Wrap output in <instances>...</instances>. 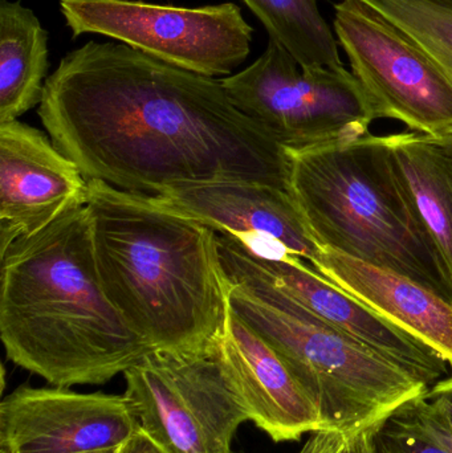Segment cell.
<instances>
[{
	"mask_svg": "<svg viewBox=\"0 0 452 453\" xmlns=\"http://www.w3.org/2000/svg\"><path fill=\"white\" fill-rule=\"evenodd\" d=\"M88 180L130 193L251 182L289 191L288 151L231 100L220 79L117 42L64 56L37 111Z\"/></svg>",
	"mask_w": 452,
	"mask_h": 453,
	"instance_id": "1",
	"label": "cell"
},
{
	"mask_svg": "<svg viewBox=\"0 0 452 453\" xmlns=\"http://www.w3.org/2000/svg\"><path fill=\"white\" fill-rule=\"evenodd\" d=\"M88 186L93 253L111 305L154 353L209 351L233 292L217 232L162 196Z\"/></svg>",
	"mask_w": 452,
	"mask_h": 453,
	"instance_id": "2",
	"label": "cell"
},
{
	"mask_svg": "<svg viewBox=\"0 0 452 453\" xmlns=\"http://www.w3.org/2000/svg\"><path fill=\"white\" fill-rule=\"evenodd\" d=\"M0 337L57 388L103 385L154 353L103 292L87 206L2 250Z\"/></svg>",
	"mask_w": 452,
	"mask_h": 453,
	"instance_id": "3",
	"label": "cell"
},
{
	"mask_svg": "<svg viewBox=\"0 0 452 453\" xmlns=\"http://www.w3.org/2000/svg\"><path fill=\"white\" fill-rule=\"evenodd\" d=\"M289 193L321 248L418 282L452 303V273L387 135L287 150Z\"/></svg>",
	"mask_w": 452,
	"mask_h": 453,
	"instance_id": "4",
	"label": "cell"
},
{
	"mask_svg": "<svg viewBox=\"0 0 452 453\" xmlns=\"http://www.w3.org/2000/svg\"><path fill=\"white\" fill-rule=\"evenodd\" d=\"M230 280L234 313L288 367L318 407L321 430H368L430 388L273 285L254 277Z\"/></svg>",
	"mask_w": 452,
	"mask_h": 453,
	"instance_id": "5",
	"label": "cell"
},
{
	"mask_svg": "<svg viewBox=\"0 0 452 453\" xmlns=\"http://www.w3.org/2000/svg\"><path fill=\"white\" fill-rule=\"evenodd\" d=\"M233 103L287 150L368 134L376 111L342 65L303 68L279 42L243 71L220 79Z\"/></svg>",
	"mask_w": 452,
	"mask_h": 453,
	"instance_id": "6",
	"label": "cell"
},
{
	"mask_svg": "<svg viewBox=\"0 0 452 453\" xmlns=\"http://www.w3.org/2000/svg\"><path fill=\"white\" fill-rule=\"evenodd\" d=\"M58 4L73 39L100 35L201 76H230L251 52L254 28L234 3L191 8L143 0Z\"/></svg>",
	"mask_w": 452,
	"mask_h": 453,
	"instance_id": "7",
	"label": "cell"
},
{
	"mask_svg": "<svg viewBox=\"0 0 452 453\" xmlns=\"http://www.w3.org/2000/svg\"><path fill=\"white\" fill-rule=\"evenodd\" d=\"M214 346V345H212ZM138 427L169 453H233L249 422L212 348L149 354L124 374Z\"/></svg>",
	"mask_w": 452,
	"mask_h": 453,
	"instance_id": "8",
	"label": "cell"
},
{
	"mask_svg": "<svg viewBox=\"0 0 452 453\" xmlns=\"http://www.w3.org/2000/svg\"><path fill=\"white\" fill-rule=\"evenodd\" d=\"M333 10L337 42L377 119H397L424 134H450L452 81L437 61L360 0H340Z\"/></svg>",
	"mask_w": 452,
	"mask_h": 453,
	"instance_id": "9",
	"label": "cell"
},
{
	"mask_svg": "<svg viewBox=\"0 0 452 453\" xmlns=\"http://www.w3.org/2000/svg\"><path fill=\"white\" fill-rule=\"evenodd\" d=\"M217 239L228 277H254L273 285L332 326L400 365L427 386L448 374V362L440 354L324 279L307 261L267 260L252 255L225 234H217Z\"/></svg>",
	"mask_w": 452,
	"mask_h": 453,
	"instance_id": "10",
	"label": "cell"
},
{
	"mask_svg": "<svg viewBox=\"0 0 452 453\" xmlns=\"http://www.w3.org/2000/svg\"><path fill=\"white\" fill-rule=\"evenodd\" d=\"M138 430L125 395L21 386L0 403V452L4 453L119 449Z\"/></svg>",
	"mask_w": 452,
	"mask_h": 453,
	"instance_id": "11",
	"label": "cell"
},
{
	"mask_svg": "<svg viewBox=\"0 0 452 453\" xmlns=\"http://www.w3.org/2000/svg\"><path fill=\"white\" fill-rule=\"evenodd\" d=\"M88 180L50 135L24 122L0 125V248L87 206Z\"/></svg>",
	"mask_w": 452,
	"mask_h": 453,
	"instance_id": "12",
	"label": "cell"
},
{
	"mask_svg": "<svg viewBox=\"0 0 452 453\" xmlns=\"http://www.w3.org/2000/svg\"><path fill=\"white\" fill-rule=\"evenodd\" d=\"M165 201L217 234L235 240L257 257L302 258L310 266L323 248L286 188L251 182L186 186L162 194Z\"/></svg>",
	"mask_w": 452,
	"mask_h": 453,
	"instance_id": "13",
	"label": "cell"
},
{
	"mask_svg": "<svg viewBox=\"0 0 452 453\" xmlns=\"http://www.w3.org/2000/svg\"><path fill=\"white\" fill-rule=\"evenodd\" d=\"M212 350L249 422L273 441H296L321 430L318 407L278 354L233 309Z\"/></svg>",
	"mask_w": 452,
	"mask_h": 453,
	"instance_id": "14",
	"label": "cell"
},
{
	"mask_svg": "<svg viewBox=\"0 0 452 453\" xmlns=\"http://www.w3.org/2000/svg\"><path fill=\"white\" fill-rule=\"evenodd\" d=\"M313 271L452 365V303L395 272L323 248Z\"/></svg>",
	"mask_w": 452,
	"mask_h": 453,
	"instance_id": "15",
	"label": "cell"
},
{
	"mask_svg": "<svg viewBox=\"0 0 452 453\" xmlns=\"http://www.w3.org/2000/svg\"><path fill=\"white\" fill-rule=\"evenodd\" d=\"M48 65V32L34 11L0 0V125L40 105Z\"/></svg>",
	"mask_w": 452,
	"mask_h": 453,
	"instance_id": "16",
	"label": "cell"
},
{
	"mask_svg": "<svg viewBox=\"0 0 452 453\" xmlns=\"http://www.w3.org/2000/svg\"><path fill=\"white\" fill-rule=\"evenodd\" d=\"M395 161L452 273V133L387 135Z\"/></svg>",
	"mask_w": 452,
	"mask_h": 453,
	"instance_id": "17",
	"label": "cell"
},
{
	"mask_svg": "<svg viewBox=\"0 0 452 453\" xmlns=\"http://www.w3.org/2000/svg\"><path fill=\"white\" fill-rule=\"evenodd\" d=\"M303 68L342 65L333 29L318 0H241Z\"/></svg>",
	"mask_w": 452,
	"mask_h": 453,
	"instance_id": "18",
	"label": "cell"
},
{
	"mask_svg": "<svg viewBox=\"0 0 452 453\" xmlns=\"http://www.w3.org/2000/svg\"><path fill=\"white\" fill-rule=\"evenodd\" d=\"M424 48L452 81V0H360Z\"/></svg>",
	"mask_w": 452,
	"mask_h": 453,
	"instance_id": "19",
	"label": "cell"
},
{
	"mask_svg": "<svg viewBox=\"0 0 452 453\" xmlns=\"http://www.w3.org/2000/svg\"><path fill=\"white\" fill-rule=\"evenodd\" d=\"M373 438L384 453H452L417 419L408 403L379 423Z\"/></svg>",
	"mask_w": 452,
	"mask_h": 453,
	"instance_id": "20",
	"label": "cell"
},
{
	"mask_svg": "<svg viewBox=\"0 0 452 453\" xmlns=\"http://www.w3.org/2000/svg\"><path fill=\"white\" fill-rule=\"evenodd\" d=\"M408 404L417 419L452 452V377L438 380Z\"/></svg>",
	"mask_w": 452,
	"mask_h": 453,
	"instance_id": "21",
	"label": "cell"
},
{
	"mask_svg": "<svg viewBox=\"0 0 452 453\" xmlns=\"http://www.w3.org/2000/svg\"><path fill=\"white\" fill-rule=\"evenodd\" d=\"M350 436L336 431H316L299 453H350Z\"/></svg>",
	"mask_w": 452,
	"mask_h": 453,
	"instance_id": "22",
	"label": "cell"
},
{
	"mask_svg": "<svg viewBox=\"0 0 452 453\" xmlns=\"http://www.w3.org/2000/svg\"><path fill=\"white\" fill-rule=\"evenodd\" d=\"M119 453H169L162 449L142 430H138L126 443L119 447Z\"/></svg>",
	"mask_w": 452,
	"mask_h": 453,
	"instance_id": "23",
	"label": "cell"
},
{
	"mask_svg": "<svg viewBox=\"0 0 452 453\" xmlns=\"http://www.w3.org/2000/svg\"><path fill=\"white\" fill-rule=\"evenodd\" d=\"M374 427L360 431V433L353 434L350 436V453H382L374 441Z\"/></svg>",
	"mask_w": 452,
	"mask_h": 453,
	"instance_id": "24",
	"label": "cell"
},
{
	"mask_svg": "<svg viewBox=\"0 0 452 453\" xmlns=\"http://www.w3.org/2000/svg\"><path fill=\"white\" fill-rule=\"evenodd\" d=\"M119 449H100V451H92V452H82V453H119Z\"/></svg>",
	"mask_w": 452,
	"mask_h": 453,
	"instance_id": "25",
	"label": "cell"
},
{
	"mask_svg": "<svg viewBox=\"0 0 452 453\" xmlns=\"http://www.w3.org/2000/svg\"><path fill=\"white\" fill-rule=\"evenodd\" d=\"M0 453H4V452H0Z\"/></svg>",
	"mask_w": 452,
	"mask_h": 453,
	"instance_id": "26",
	"label": "cell"
},
{
	"mask_svg": "<svg viewBox=\"0 0 452 453\" xmlns=\"http://www.w3.org/2000/svg\"><path fill=\"white\" fill-rule=\"evenodd\" d=\"M382 453H384V452H382Z\"/></svg>",
	"mask_w": 452,
	"mask_h": 453,
	"instance_id": "27",
	"label": "cell"
}]
</instances>
